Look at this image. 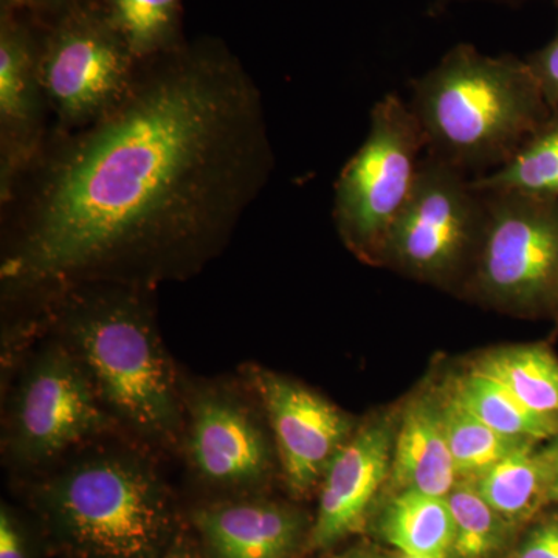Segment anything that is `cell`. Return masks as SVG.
Wrapping results in <instances>:
<instances>
[{"instance_id": "cell-7", "label": "cell", "mask_w": 558, "mask_h": 558, "mask_svg": "<svg viewBox=\"0 0 558 558\" xmlns=\"http://www.w3.org/2000/svg\"><path fill=\"white\" fill-rule=\"evenodd\" d=\"M427 153L411 106L385 95L371 110L365 142L341 168L333 189V222L359 259L380 264L381 250L416 186Z\"/></svg>"}, {"instance_id": "cell-17", "label": "cell", "mask_w": 558, "mask_h": 558, "mask_svg": "<svg viewBox=\"0 0 558 558\" xmlns=\"http://www.w3.org/2000/svg\"><path fill=\"white\" fill-rule=\"evenodd\" d=\"M377 529L403 556L450 558L454 524L447 498L418 490L396 492L377 520Z\"/></svg>"}, {"instance_id": "cell-9", "label": "cell", "mask_w": 558, "mask_h": 558, "mask_svg": "<svg viewBox=\"0 0 558 558\" xmlns=\"http://www.w3.org/2000/svg\"><path fill=\"white\" fill-rule=\"evenodd\" d=\"M487 222L465 289L513 314L558 306V201L515 191L484 193Z\"/></svg>"}, {"instance_id": "cell-29", "label": "cell", "mask_w": 558, "mask_h": 558, "mask_svg": "<svg viewBox=\"0 0 558 558\" xmlns=\"http://www.w3.org/2000/svg\"><path fill=\"white\" fill-rule=\"evenodd\" d=\"M336 558H384L377 556L374 553H366V550H352V553L343 554V556H339Z\"/></svg>"}, {"instance_id": "cell-30", "label": "cell", "mask_w": 558, "mask_h": 558, "mask_svg": "<svg viewBox=\"0 0 558 558\" xmlns=\"http://www.w3.org/2000/svg\"><path fill=\"white\" fill-rule=\"evenodd\" d=\"M550 501L558 502V475L556 481H554L553 487H550Z\"/></svg>"}, {"instance_id": "cell-28", "label": "cell", "mask_w": 558, "mask_h": 558, "mask_svg": "<svg viewBox=\"0 0 558 558\" xmlns=\"http://www.w3.org/2000/svg\"><path fill=\"white\" fill-rule=\"evenodd\" d=\"M10 2H14L16 5L31 7L35 10L51 11L60 17L69 11L94 3V0H10Z\"/></svg>"}, {"instance_id": "cell-31", "label": "cell", "mask_w": 558, "mask_h": 558, "mask_svg": "<svg viewBox=\"0 0 558 558\" xmlns=\"http://www.w3.org/2000/svg\"><path fill=\"white\" fill-rule=\"evenodd\" d=\"M402 558H418V557L403 556Z\"/></svg>"}, {"instance_id": "cell-20", "label": "cell", "mask_w": 558, "mask_h": 558, "mask_svg": "<svg viewBox=\"0 0 558 558\" xmlns=\"http://www.w3.org/2000/svg\"><path fill=\"white\" fill-rule=\"evenodd\" d=\"M440 409L459 481L476 478L509 454L538 444L501 435L497 429L488 427L454 398L449 387L440 391Z\"/></svg>"}, {"instance_id": "cell-18", "label": "cell", "mask_w": 558, "mask_h": 558, "mask_svg": "<svg viewBox=\"0 0 558 558\" xmlns=\"http://www.w3.org/2000/svg\"><path fill=\"white\" fill-rule=\"evenodd\" d=\"M473 368L494 377L539 416L558 425V359L545 344L495 349Z\"/></svg>"}, {"instance_id": "cell-11", "label": "cell", "mask_w": 558, "mask_h": 558, "mask_svg": "<svg viewBox=\"0 0 558 558\" xmlns=\"http://www.w3.org/2000/svg\"><path fill=\"white\" fill-rule=\"evenodd\" d=\"M238 374L269 421L282 483L293 498L310 497L357 422L315 389L277 371L245 363Z\"/></svg>"}, {"instance_id": "cell-3", "label": "cell", "mask_w": 558, "mask_h": 558, "mask_svg": "<svg viewBox=\"0 0 558 558\" xmlns=\"http://www.w3.org/2000/svg\"><path fill=\"white\" fill-rule=\"evenodd\" d=\"M154 296L156 290L87 282L51 296L44 318L80 360L120 432L159 458L179 457L182 373L161 339Z\"/></svg>"}, {"instance_id": "cell-12", "label": "cell", "mask_w": 558, "mask_h": 558, "mask_svg": "<svg viewBox=\"0 0 558 558\" xmlns=\"http://www.w3.org/2000/svg\"><path fill=\"white\" fill-rule=\"evenodd\" d=\"M398 417L380 414L357 425L330 461L322 483L312 550L328 549L365 527L369 510L391 473Z\"/></svg>"}, {"instance_id": "cell-26", "label": "cell", "mask_w": 558, "mask_h": 558, "mask_svg": "<svg viewBox=\"0 0 558 558\" xmlns=\"http://www.w3.org/2000/svg\"><path fill=\"white\" fill-rule=\"evenodd\" d=\"M550 108L558 109V32L545 49L527 61Z\"/></svg>"}, {"instance_id": "cell-25", "label": "cell", "mask_w": 558, "mask_h": 558, "mask_svg": "<svg viewBox=\"0 0 558 558\" xmlns=\"http://www.w3.org/2000/svg\"><path fill=\"white\" fill-rule=\"evenodd\" d=\"M512 558H558V515L539 520L520 543Z\"/></svg>"}, {"instance_id": "cell-21", "label": "cell", "mask_w": 558, "mask_h": 558, "mask_svg": "<svg viewBox=\"0 0 558 558\" xmlns=\"http://www.w3.org/2000/svg\"><path fill=\"white\" fill-rule=\"evenodd\" d=\"M470 182L481 193L515 191L558 201V109L508 163Z\"/></svg>"}, {"instance_id": "cell-8", "label": "cell", "mask_w": 558, "mask_h": 558, "mask_svg": "<svg viewBox=\"0 0 558 558\" xmlns=\"http://www.w3.org/2000/svg\"><path fill=\"white\" fill-rule=\"evenodd\" d=\"M472 178L425 153L409 204L389 231L379 266L432 284H468L487 222Z\"/></svg>"}, {"instance_id": "cell-22", "label": "cell", "mask_w": 558, "mask_h": 558, "mask_svg": "<svg viewBox=\"0 0 558 558\" xmlns=\"http://www.w3.org/2000/svg\"><path fill=\"white\" fill-rule=\"evenodd\" d=\"M98 5L138 62L180 47V0H100Z\"/></svg>"}, {"instance_id": "cell-4", "label": "cell", "mask_w": 558, "mask_h": 558, "mask_svg": "<svg viewBox=\"0 0 558 558\" xmlns=\"http://www.w3.org/2000/svg\"><path fill=\"white\" fill-rule=\"evenodd\" d=\"M410 106L427 153L472 179L508 163L554 112L527 61L468 44L414 83Z\"/></svg>"}, {"instance_id": "cell-15", "label": "cell", "mask_w": 558, "mask_h": 558, "mask_svg": "<svg viewBox=\"0 0 558 558\" xmlns=\"http://www.w3.org/2000/svg\"><path fill=\"white\" fill-rule=\"evenodd\" d=\"M458 481L444 429L440 392H418L398 417L388 486L395 494L418 490L446 498Z\"/></svg>"}, {"instance_id": "cell-10", "label": "cell", "mask_w": 558, "mask_h": 558, "mask_svg": "<svg viewBox=\"0 0 558 558\" xmlns=\"http://www.w3.org/2000/svg\"><path fill=\"white\" fill-rule=\"evenodd\" d=\"M138 64L98 3L62 14L38 40L51 130H78L100 119L130 89Z\"/></svg>"}, {"instance_id": "cell-24", "label": "cell", "mask_w": 558, "mask_h": 558, "mask_svg": "<svg viewBox=\"0 0 558 558\" xmlns=\"http://www.w3.org/2000/svg\"><path fill=\"white\" fill-rule=\"evenodd\" d=\"M38 535L20 510L3 501L0 506V558H36Z\"/></svg>"}, {"instance_id": "cell-19", "label": "cell", "mask_w": 558, "mask_h": 558, "mask_svg": "<svg viewBox=\"0 0 558 558\" xmlns=\"http://www.w3.org/2000/svg\"><path fill=\"white\" fill-rule=\"evenodd\" d=\"M454 398L480 421L512 438L548 442L558 435V425L520 402L505 385L472 368L449 385Z\"/></svg>"}, {"instance_id": "cell-2", "label": "cell", "mask_w": 558, "mask_h": 558, "mask_svg": "<svg viewBox=\"0 0 558 558\" xmlns=\"http://www.w3.org/2000/svg\"><path fill=\"white\" fill-rule=\"evenodd\" d=\"M160 459L112 433L17 486L51 553L160 558L185 529Z\"/></svg>"}, {"instance_id": "cell-13", "label": "cell", "mask_w": 558, "mask_h": 558, "mask_svg": "<svg viewBox=\"0 0 558 558\" xmlns=\"http://www.w3.org/2000/svg\"><path fill=\"white\" fill-rule=\"evenodd\" d=\"M51 128L39 76L38 40L3 11L0 25V199L38 159Z\"/></svg>"}, {"instance_id": "cell-16", "label": "cell", "mask_w": 558, "mask_h": 558, "mask_svg": "<svg viewBox=\"0 0 558 558\" xmlns=\"http://www.w3.org/2000/svg\"><path fill=\"white\" fill-rule=\"evenodd\" d=\"M527 446L470 480L481 498L512 526L534 519L550 502L557 470L543 449Z\"/></svg>"}, {"instance_id": "cell-32", "label": "cell", "mask_w": 558, "mask_h": 558, "mask_svg": "<svg viewBox=\"0 0 558 558\" xmlns=\"http://www.w3.org/2000/svg\"><path fill=\"white\" fill-rule=\"evenodd\" d=\"M558 307V306H557Z\"/></svg>"}, {"instance_id": "cell-23", "label": "cell", "mask_w": 558, "mask_h": 558, "mask_svg": "<svg viewBox=\"0 0 558 558\" xmlns=\"http://www.w3.org/2000/svg\"><path fill=\"white\" fill-rule=\"evenodd\" d=\"M446 498L454 524L450 558H495L508 546L515 526L492 509L469 481H458Z\"/></svg>"}, {"instance_id": "cell-27", "label": "cell", "mask_w": 558, "mask_h": 558, "mask_svg": "<svg viewBox=\"0 0 558 558\" xmlns=\"http://www.w3.org/2000/svg\"><path fill=\"white\" fill-rule=\"evenodd\" d=\"M160 558H207L205 557L204 550H202L199 542H197L196 535H190L186 527L183 529L182 534L175 538L170 549L163 554Z\"/></svg>"}, {"instance_id": "cell-6", "label": "cell", "mask_w": 558, "mask_h": 558, "mask_svg": "<svg viewBox=\"0 0 558 558\" xmlns=\"http://www.w3.org/2000/svg\"><path fill=\"white\" fill-rule=\"evenodd\" d=\"M183 438L179 458L208 499L266 492L279 475L269 421L247 381L182 373Z\"/></svg>"}, {"instance_id": "cell-14", "label": "cell", "mask_w": 558, "mask_h": 558, "mask_svg": "<svg viewBox=\"0 0 558 558\" xmlns=\"http://www.w3.org/2000/svg\"><path fill=\"white\" fill-rule=\"evenodd\" d=\"M189 523L207 558H296L312 527L301 510L264 494L207 499Z\"/></svg>"}, {"instance_id": "cell-5", "label": "cell", "mask_w": 558, "mask_h": 558, "mask_svg": "<svg viewBox=\"0 0 558 558\" xmlns=\"http://www.w3.org/2000/svg\"><path fill=\"white\" fill-rule=\"evenodd\" d=\"M2 389V462L17 483L121 433L72 349L47 328Z\"/></svg>"}, {"instance_id": "cell-1", "label": "cell", "mask_w": 558, "mask_h": 558, "mask_svg": "<svg viewBox=\"0 0 558 558\" xmlns=\"http://www.w3.org/2000/svg\"><path fill=\"white\" fill-rule=\"evenodd\" d=\"M274 165L263 97L230 51L202 43L140 62L112 109L51 130L0 199L2 304L196 277L229 247Z\"/></svg>"}]
</instances>
